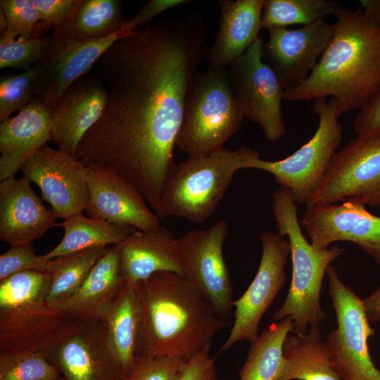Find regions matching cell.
Returning a JSON list of instances; mask_svg holds the SVG:
<instances>
[{"label":"cell","mask_w":380,"mask_h":380,"mask_svg":"<svg viewBox=\"0 0 380 380\" xmlns=\"http://www.w3.org/2000/svg\"><path fill=\"white\" fill-rule=\"evenodd\" d=\"M25 177L0 182V240L10 246L32 243L56 224V216Z\"/></svg>","instance_id":"21"},{"label":"cell","mask_w":380,"mask_h":380,"mask_svg":"<svg viewBox=\"0 0 380 380\" xmlns=\"http://www.w3.org/2000/svg\"><path fill=\"white\" fill-rule=\"evenodd\" d=\"M36 184L57 218L64 220L86 210L89 201V172L75 155L48 145L32 156L21 169Z\"/></svg>","instance_id":"15"},{"label":"cell","mask_w":380,"mask_h":380,"mask_svg":"<svg viewBox=\"0 0 380 380\" xmlns=\"http://www.w3.org/2000/svg\"><path fill=\"white\" fill-rule=\"evenodd\" d=\"M263 45V58L278 75L284 90L305 81L327 48L334 24L319 20L297 29L273 27Z\"/></svg>","instance_id":"17"},{"label":"cell","mask_w":380,"mask_h":380,"mask_svg":"<svg viewBox=\"0 0 380 380\" xmlns=\"http://www.w3.org/2000/svg\"><path fill=\"white\" fill-rule=\"evenodd\" d=\"M186 0H151L133 17L125 21L127 27L133 32L139 25H147L164 11L188 3Z\"/></svg>","instance_id":"42"},{"label":"cell","mask_w":380,"mask_h":380,"mask_svg":"<svg viewBox=\"0 0 380 380\" xmlns=\"http://www.w3.org/2000/svg\"><path fill=\"white\" fill-rule=\"evenodd\" d=\"M107 247H96L49 261L47 303L59 308L82 287L93 267L105 253Z\"/></svg>","instance_id":"30"},{"label":"cell","mask_w":380,"mask_h":380,"mask_svg":"<svg viewBox=\"0 0 380 380\" xmlns=\"http://www.w3.org/2000/svg\"><path fill=\"white\" fill-rule=\"evenodd\" d=\"M136 286L142 312L139 355L186 360L227 324L177 273L158 272Z\"/></svg>","instance_id":"3"},{"label":"cell","mask_w":380,"mask_h":380,"mask_svg":"<svg viewBox=\"0 0 380 380\" xmlns=\"http://www.w3.org/2000/svg\"><path fill=\"white\" fill-rule=\"evenodd\" d=\"M343 201L380 207V134L350 139L333 156L307 209Z\"/></svg>","instance_id":"11"},{"label":"cell","mask_w":380,"mask_h":380,"mask_svg":"<svg viewBox=\"0 0 380 380\" xmlns=\"http://www.w3.org/2000/svg\"><path fill=\"white\" fill-rule=\"evenodd\" d=\"M51 113L34 97L13 118L0 124V181L14 177L25 162L51 141Z\"/></svg>","instance_id":"22"},{"label":"cell","mask_w":380,"mask_h":380,"mask_svg":"<svg viewBox=\"0 0 380 380\" xmlns=\"http://www.w3.org/2000/svg\"><path fill=\"white\" fill-rule=\"evenodd\" d=\"M58 225L63 227L64 235L56 246L44 254L47 260L92 248L118 245L138 230L129 225L85 217L82 213L72 216Z\"/></svg>","instance_id":"29"},{"label":"cell","mask_w":380,"mask_h":380,"mask_svg":"<svg viewBox=\"0 0 380 380\" xmlns=\"http://www.w3.org/2000/svg\"><path fill=\"white\" fill-rule=\"evenodd\" d=\"M61 376L41 350L0 352V380H55Z\"/></svg>","instance_id":"33"},{"label":"cell","mask_w":380,"mask_h":380,"mask_svg":"<svg viewBox=\"0 0 380 380\" xmlns=\"http://www.w3.org/2000/svg\"><path fill=\"white\" fill-rule=\"evenodd\" d=\"M265 0H220L218 31L205 55L207 68H224L259 37Z\"/></svg>","instance_id":"24"},{"label":"cell","mask_w":380,"mask_h":380,"mask_svg":"<svg viewBox=\"0 0 380 380\" xmlns=\"http://www.w3.org/2000/svg\"><path fill=\"white\" fill-rule=\"evenodd\" d=\"M353 128L360 138L380 134V89L360 110L353 120Z\"/></svg>","instance_id":"40"},{"label":"cell","mask_w":380,"mask_h":380,"mask_svg":"<svg viewBox=\"0 0 380 380\" xmlns=\"http://www.w3.org/2000/svg\"><path fill=\"white\" fill-rule=\"evenodd\" d=\"M259 153L247 147L222 148L208 155L190 156L170 170L163 187L164 217L186 219L202 224L214 213L236 172Z\"/></svg>","instance_id":"5"},{"label":"cell","mask_w":380,"mask_h":380,"mask_svg":"<svg viewBox=\"0 0 380 380\" xmlns=\"http://www.w3.org/2000/svg\"><path fill=\"white\" fill-rule=\"evenodd\" d=\"M49 260L44 255H36L32 243L11 246L0 255V281L20 272H45Z\"/></svg>","instance_id":"38"},{"label":"cell","mask_w":380,"mask_h":380,"mask_svg":"<svg viewBox=\"0 0 380 380\" xmlns=\"http://www.w3.org/2000/svg\"><path fill=\"white\" fill-rule=\"evenodd\" d=\"M264 43L258 37L227 68L244 118L258 124L266 138L274 141L286 133L281 108L284 89L263 58Z\"/></svg>","instance_id":"12"},{"label":"cell","mask_w":380,"mask_h":380,"mask_svg":"<svg viewBox=\"0 0 380 380\" xmlns=\"http://www.w3.org/2000/svg\"><path fill=\"white\" fill-rule=\"evenodd\" d=\"M117 246L121 272L127 283L136 284L158 272L182 276L178 239L160 224L137 230Z\"/></svg>","instance_id":"23"},{"label":"cell","mask_w":380,"mask_h":380,"mask_svg":"<svg viewBox=\"0 0 380 380\" xmlns=\"http://www.w3.org/2000/svg\"><path fill=\"white\" fill-rule=\"evenodd\" d=\"M6 29L0 41L42 37L53 27L39 20L33 0H1Z\"/></svg>","instance_id":"34"},{"label":"cell","mask_w":380,"mask_h":380,"mask_svg":"<svg viewBox=\"0 0 380 380\" xmlns=\"http://www.w3.org/2000/svg\"><path fill=\"white\" fill-rule=\"evenodd\" d=\"M107 99L106 87L96 75L77 80L51 109V141L75 155L83 137L101 118Z\"/></svg>","instance_id":"19"},{"label":"cell","mask_w":380,"mask_h":380,"mask_svg":"<svg viewBox=\"0 0 380 380\" xmlns=\"http://www.w3.org/2000/svg\"><path fill=\"white\" fill-rule=\"evenodd\" d=\"M333 37L308 78L285 89L284 99H334L341 115L361 110L380 89V25L341 6Z\"/></svg>","instance_id":"2"},{"label":"cell","mask_w":380,"mask_h":380,"mask_svg":"<svg viewBox=\"0 0 380 380\" xmlns=\"http://www.w3.org/2000/svg\"><path fill=\"white\" fill-rule=\"evenodd\" d=\"M38 65L19 75L0 78V122L25 108L34 97Z\"/></svg>","instance_id":"36"},{"label":"cell","mask_w":380,"mask_h":380,"mask_svg":"<svg viewBox=\"0 0 380 380\" xmlns=\"http://www.w3.org/2000/svg\"><path fill=\"white\" fill-rule=\"evenodd\" d=\"M40 21L56 27L72 13L77 0H33Z\"/></svg>","instance_id":"41"},{"label":"cell","mask_w":380,"mask_h":380,"mask_svg":"<svg viewBox=\"0 0 380 380\" xmlns=\"http://www.w3.org/2000/svg\"><path fill=\"white\" fill-rule=\"evenodd\" d=\"M227 222L189 231L178 239L182 277L209 301L225 319L233 308L232 284L223 256Z\"/></svg>","instance_id":"13"},{"label":"cell","mask_w":380,"mask_h":380,"mask_svg":"<svg viewBox=\"0 0 380 380\" xmlns=\"http://www.w3.org/2000/svg\"><path fill=\"white\" fill-rule=\"evenodd\" d=\"M55 380H67L64 376H61V377L55 379Z\"/></svg>","instance_id":"46"},{"label":"cell","mask_w":380,"mask_h":380,"mask_svg":"<svg viewBox=\"0 0 380 380\" xmlns=\"http://www.w3.org/2000/svg\"><path fill=\"white\" fill-rule=\"evenodd\" d=\"M88 217L138 230L158 227L160 217L141 194L127 180L113 172L90 168Z\"/></svg>","instance_id":"20"},{"label":"cell","mask_w":380,"mask_h":380,"mask_svg":"<svg viewBox=\"0 0 380 380\" xmlns=\"http://www.w3.org/2000/svg\"><path fill=\"white\" fill-rule=\"evenodd\" d=\"M293 331V324L289 317L267 327L251 344L239 370V380H275L284 363V340Z\"/></svg>","instance_id":"31"},{"label":"cell","mask_w":380,"mask_h":380,"mask_svg":"<svg viewBox=\"0 0 380 380\" xmlns=\"http://www.w3.org/2000/svg\"><path fill=\"white\" fill-rule=\"evenodd\" d=\"M317 249L338 241L355 243L380 266V217L352 201L314 206L300 220Z\"/></svg>","instance_id":"18"},{"label":"cell","mask_w":380,"mask_h":380,"mask_svg":"<svg viewBox=\"0 0 380 380\" xmlns=\"http://www.w3.org/2000/svg\"><path fill=\"white\" fill-rule=\"evenodd\" d=\"M243 118L228 68H207L198 72L186 97L176 146L189 156L214 153L238 132Z\"/></svg>","instance_id":"6"},{"label":"cell","mask_w":380,"mask_h":380,"mask_svg":"<svg viewBox=\"0 0 380 380\" xmlns=\"http://www.w3.org/2000/svg\"><path fill=\"white\" fill-rule=\"evenodd\" d=\"M272 199L278 234L288 237L292 260L290 287L273 318L277 322L289 317L293 332L303 334L311 327H319L327 317L320 303L322 282L327 267L344 249L338 246L317 249L307 241L298 219L296 203L289 189L279 186L272 192Z\"/></svg>","instance_id":"4"},{"label":"cell","mask_w":380,"mask_h":380,"mask_svg":"<svg viewBox=\"0 0 380 380\" xmlns=\"http://www.w3.org/2000/svg\"><path fill=\"white\" fill-rule=\"evenodd\" d=\"M209 344L185 360L179 380H222L219 377Z\"/></svg>","instance_id":"39"},{"label":"cell","mask_w":380,"mask_h":380,"mask_svg":"<svg viewBox=\"0 0 380 380\" xmlns=\"http://www.w3.org/2000/svg\"><path fill=\"white\" fill-rule=\"evenodd\" d=\"M326 274L336 327L325 342L335 371L341 380H380V371L368 347V339L375 330L367 319L362 298L341 281L331 264Z\"/></svg>","instance_id":"9"},{"label":"cell","mask_w":380,"mask_h":380,"mask_svg":"<svg viewBox=\"0 0 380 380\" xmlns=\"http://www.w3.org/2000/svg\"><path fill=\"white\" fill-rule=\"evenodd\" d=\"M362 14L370 22L380 25V0H360Z\"/></svg>","instance_id":"44"},{"label":"cell","mask_w":380,"mask_h":380,"mask_svg":"<svg viewBox=\"0 0 380 380\" xmlns=\"http://www.w3.org/2000/svg\"><path fill=\"white\" fill-rule=\"evenodd\" d=\"M260 240L262 256L258 271L245 292L233 301L234 324L220 352L240 341L251 344L256 341L261 318L286 282L285 267L291 254L289 241L270 232H262Z\"/></svg>","instance_id":"14"},{"label":"cell","mask_w":380,"mask_h":380,"mask_svg":"<svg viewBox=\"0 0 380 380\" xmlns=\"http://www.w3.org/2000/svg\"><path fill=\"white\" fill-rule=\"evenodd\" d=\"M119 0H77L71 15L53 28L57 37L89 40L107 37L125 23Z\"/></svg>","instance_id":"28"},{"label":"cell","mask_w":380,"mask_h":380,"mask_svg":"<svg viewBox=\"0 0 380 380\" xmlns=\"http://www.w3.org/2000/svg\"><path fill=\"white\" fill-rule=\"evenodd\" d=\"M48 288L46 271L0 281V352L40 350L49 341L63 315L47 303Z\"/></svg>","instance_id":"7"},{"label":"cell","mask_w":380,"mask_h":380,"mask_svg":"<svg viewBox=\"0 0 380 380\" xmlns=\"http://www.w3.org/2000/svg\"><path fill=\"white\" fill-rule=\"evenodd\" d=\"M125 282L118 248L114 245L96 262L80 290L58 310L63 316L101 320Z\"/></svg>","instance_id":"25"},{"label":"cell","mask_w":380,"mask_h":380,"mask_svg":"<svg viewBox=\"0 0 380 380\" xmlns=\"http://www.w3.org/2000/svg\"><path fill=\"white\" fill-rule=\"evenodd\" d=\"M132 33L125 23L114 33L99 39L78 40L51 33L49 46L38 64L34 97L53 108L69 87L84 76L115 42Z\"/></svg>","instance_id":"16"},{"label":"cell","mask_w":380,"mask_h":380,"mask_svg":"<svg viewBox=\"0 0 380 380\" xmlns=\"http://www.w3.org/2000/svg\"><path fill=\"white\" fill-rule=\"evenodd\" d=\"M51 40V34L30 39L17 38L0 41V68L24 71L38 65L43 59Z\"/></svg>","instance_id":"35"},{"label":"cell","mask_w":380,"mask_h":380,"mask_svg":"<svg viewBox=\"0 0 380 380\" xmlns=\"http://www.w3.org/2000/svg\"><path fill=\"white\" fill-rule=\"evenodd\" d=\"M141 319V305L137 286L126 281L101 319L108 343L125 376L132 369L139 356Z\"/></svg>","instance_id":"26"},{"label":"cell","mask_w":380,"mask_h":380,"mask_svg":"<svg viewBox=\"0 0 380 380\" xmlns=\"http://www.w3.org/2000/svg\"><path fill=\"white\" fill-rule=\"evenodd\" d=\"M313 110L319 123L307 143L279 160H265L258 153L248 159L246 166L273 175L276 182L289 189L295 202L300 204H306L318 186L343 138L341 115L334 99H315Z\"/></svg>","instance_id":"8"},{"label":"cell","mask_w":380,"mask_h":380,"mask_svg":"<svg viewBox=\"0 0 380 380\" xmlns=\"http://www.w3.org/2000/svg\"><path fill=\"white\" fill-rule=\"evenodd\" d=\"M362 301L369 322H380V286Z\"/></svg>","instance_id":"43"},{"label":"cell","mask_w":380,"mask_h":380,"mask_svg":"<svg viewBox=\"0 0 380 380\" xmlns=\"http://www.w3.org/2000/svg\"><path fill=\"white\" fill-rule=\"evenodd\" d=\"M205 35L200 13L176 11L118 39L94 66L107 102L75 156L127 180L160 218L186 97L205 59Z\"/></svg>","instance_id":"1"},{"label":"cell","mask_w":380,"mask_h":380,"mask_svg":"<svg viewBox=\"0 0 380 380\" xmlns=\"http://www.w3.org/2000/svg\"><path fill=\"white\" fill-rule=\"evenodd\" d=\"M185 360L139 355L123 380H179Z\"/></svg>","instance_id":"37"},{"label":"cell","mask_w":380,"mask_h":380,"mask_svg":"<svg viewBox=\"0 0 380 380\" xmlns=\"http://www.w3.org/2000/svg\"><path fill=\"white\" fill-rule=\"evenodd\" d=\"M6 29V19L3 11L0 8V32L1 35Z\"/></svg>","instance_id":"45"},{"label":"cell","mask_w":380,"mask_h":380,"mask_svg":"<svg viewBox=\"0 0 380 380\" xmlns=\"http://www.w3.org/2000/svg\"><path fill=\"white\" fill-rule=\"evenodd\" d=\"M341 6L333 0H265L262 27L310 25L334 15Z\"/></svg>","instance_id":"32"},{"label":"cell","mask_w":380,"mask_h":380,"mask_svg":"<svg viewBox=\"0 0 380 380\" xmlns=\"http://www.w3.org/2000/svg\"><path fill=\"white\" fill-rule=\"evenodd\" d=\"M67 380H123L101 320L63 316L40 350Z\"/></svg>","instance_id":"10"},{"label":"cell","mask_w":380,"mask_h":380,"mask_svg":"<svg viewBox=\"0 0 380 380\" xmlns=\"http://www.w3.org/2000/svg\"><path fill=\"white\" fill-rule=\"evenodd\" d=\"M283 355L284 366L275 380H341L319 327H311L303 334H288Z\"/></svg>","instance_id":"27"}]
</instances>
